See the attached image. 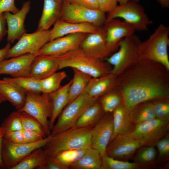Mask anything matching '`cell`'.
I'll list each match as a JSON object with an SVG mask.
<instances>
[{
    "mask_svg": "<svg viewBox=\"0 0 169 169\" xmlns=\"http://www.w3.org/2000/svg\"><path fill=\"white\" fill-rule=\"evenodd\" d=\"M92 129L74 126L52 135L51 139L43 147L47 156H52L63 151L90 147Z\"/></svg>",
    "mask_w": 169,
    "mask_h": 169,
    "instance_id": "1",
    "label": "cell"
},
{
    "mask_svg": "<svg viewBox=\"0 0 169 169\" xmlns=\"http://www.w3.org/2000/svg\"><path fill=\"white\" fill-rule=\"evenodd\" d=\"M122 92L124 106L128 112L139 104L166 96L160 83L148 78H140L130 82L123 87Z\"/></svg>",
    "mask_w": 169,
    "mask_h": 169,
    "instance_id": "2",
    "label": "cell"
},
{
    "mask_svg": "<svg viewBox=\"0 0 169 169\" xmlns=\"http://www.w3.org/2000/svg\"><path fill=\"white\" fill-rule=\"evenodd\" d=\"M169 27L160 24L148 38L141 42L138 61L158 62L169 69Z\"/></svg>",
    "mask_w": 169,
    "mask_h": 169,
    "instance_id": "3",
    "label": "cell"
},
{
    "mask_svg": "<svg viewBox=\"0 0 169 169\" xmlns=\"http://www.w3.org/2000/svg\"><path fill=\"white\" fill-rule=\"evenodd\" d=\"M56 56L59 70L68 67L74 68L93 78L111 72L102 60L90 56L80 47Z\"/></svg>",
    "mask_w": 169,
    "mask_h": 169,
    "instance_id": "4",
    "label": "cell"
},
{
    "mask_svg": "<svg viewBox=\"0 0 169 169\" xmlns=\"http://www.w3.org/2000/svg\"><path fill=\"white\" fill-rule=\"evenodd\" d=\"M98 100L91 97L85 92L69 103L58 116L51 134L54 135L74 126L84 111Z\"/></svg>",
    "mask_w": 169,
    "mask_h": 169,
    "instance_id": "5",
    "label": "cell"
},
{
    "mask_svg": "<svg viewBox=\"0 0 169 169\" xmlns=\"http://www.w3.org/2000/svg\"><path fill=\"white\" fill-rule=\"evenodd\" d=\"M137 3L134 0H129L124 4L118 5L108 14L105 23L114 18H120L131 25L136 31H147L148 27L152 23V21L143 8Z\"/></svg>",
    "mask_w": 169,
    "mask_h": 169,
    "instance_id": "6",
    "label": "cell"
},
{
    "mask_svg": "<svg viewBox=\"0 0 169 169\" xmlns=\"http://www.w3.org/2000/svg\"><path fill=\"white\" fill-rule=\"evenodd\" d=\"M141 42L139 38L134 33L123 38L119 43L118 50L105 59L107 62L113 66L111 72L116 74L124 66L138 61Z\"/></svg>",
    "mask_w": 169,
    "mask_h": 169,
    "instance_id": "7",
    "label": "cell"
},
{
    "mask_svg": "<svg viewBox=\"0 0 169 169\" xmlns=\"http://www.w3.org/2000/svg\"><path fill=\"white\" fill-rule=\"evenodd\" d=\"M19 111L26 113L37 120L47 136L51 134L48 119H50L52 116V105L48 94L27 92L24 104Z\"/></svg>",
    "mask_w": 169,
    "mask_h": 169,
    "instance_id": "8",
    "label": "cell"
},
{
    "mask_svg": "<svg viewBox=\"0 0 169 169\" xmlns=\"http://www.w3.org/2000/svg\"><path fill=\"white\" fill-rule=\"evenodd\" d=\"M106 18L105 14L99 9H90L63 1L60 19L66 22L89 23L100 28L105 24Z\"/></svg>",
    "mask_w": 169,
    "mask_h": 169,
    "instance_id": "9",
    "label": "cell"
},
{
    "mask_svg": "<svg viewBox=\"0 0 169 169\" xmlns=\"http://www.w3.org/2000/svg\"><path fill=\"white\" fill-rule=\"evenodd\" d=\"M169 120L155 118L136 125L132 134L142 146H155L166 135Z\"/></svg>",
    "mask_w": 169,
    "mask_h": 169,
    "instance_id": "10",
    "label": "cell"
},
{
    "mask_svg": "<svg viewBox=\"0 0 169 169\" xmlns=\"http://www.w3.org/2000/svg\"><path fill=\"white\" fill-rule=\"evenodd\" d=\"M50 30L36 31L30 33H25L6 56L8 59L27 54L39 55L41 48L49 41Z\"/></svg>",
    "mask_w": 169,
    "mask_h": 169,
    "instance_id": "11",
    "label": "cell"
},
{
    "mask_svg": "<svg viewBox=\"0 0 169 169\" xmlns=\"http://www.w3.org/2000/svg\"><path fill=\"white\" fill-rule=\"evenodd\" d=\"M50 134L37 142L21 144H12L3 141L2 147V156L5 167L7 169L12 168L23 158L35 149L43 147L51 139Z\"/></svg>",
    "mask_w": 169,
    "mask_h": 169,
    "instance_id": "12",
    "label": "cell"
},
{
    "mask_svg": "<svg viewBox=\"0 0 169 169\" xmlns=\"http://www.w3.org/2000/svg\"><path fill=\"white\" fill-rule=\"evenodd\" d=\"M142 146L132 133L119 134L107 146L105 155L115 159L126 161Z\"/></svg>",
    "mask_w": 169,
    "mask_h": 169,
    "instance_id": "13",
    "label": "cell"
},
{
    "mask_svg": "<svg viewBox=\"0 0 169 169\" xmlns=\"http://www.w3.org/2000/svg\"><path fill=\"white\" fill-rule=\"evenodd\" d=\"M88 34L74 33L56 38L45 44L39 55L58 56L79 48Z\"/></svg>",
    "mask_w": 169,
    "mask_h": 169,
    "instance_id": "14",
    "label": "cell"
},
{
    "mask_svg": "<svg viewBox=\"0 0 169 169\" xmlns=\"http://www.w3.org/2000/svg\"><path fill=\"white\" fill-rule=\"evenodd\" d=\"M113 132L112 115H104L92 128L91 147L98 151L101 156L105 155Z\"/></svg>",
    "mask_w": 169,
    "mask_h": 169,
    "instance_id": "15",
    "label": "cell"
},
{
    "mask_svg": "<svg viewBox=\"0 0 169 169\" xmlns=\"http://www.w3.org/2000/svg\"><path fill=\"white\" fill-rule=\"evenodd\" d=\"M103 26L105 31L106 44L110 53L119 47L123 38L134 34L136 31L131 25L118 18L105 23Z\"/></svg>",
    "mask_w": 169,
    "mask_h": 169,
    "instance_id": "16",
    "label": "cell"
},
{
    "mask_svg": "<svg viewBox=\"0 0 169 169\" xmlns=\"http://www.w3.org/2000/svg\"><path fill=\"white\" fill-rule=\"evenodd\" d=\"M31 1L24 2L21 9L15 13L9 12L4 13V16L7 24V41L13 43L18 40L26 33L24 23L26 16L31 8Z\"/></svg>",
    "mask_w": 169,
    "mask_h": 169,
    "instance_id": "17",
    "label": "cell"
},
{
    "mask_svg": "<svg viewBox=\"0 0 169 169\" xmlns=\"http://www.w3.org/2000/svg\"><path fill=\"white\" fill-rule=\"evenodd\" d=\"M35 54H27L4 60L0 63V74H6L13 78L29 75Z\"/></svg>",
    "mask_w": 169,
    "mask_h": 169,
    "instance_id": "18",
    "label": "cell"
},
{
    "mask_svg": "<svg viewBox=\"0 0 169 169\" xmlns=\"http://www.w3.org/2000/svg\"><path fill=\"white\" fill-rule=\"evenodd\" d=\"M105 36L104 27H100L95 32L88 34L80 48L90 56L102 60L110 53L106 44Z\"/></svg>",
    "mask_w": 169,
    "mask_h": 169,
    "instance_id": "19",
    "label": "cell"
},
{
    "mask_svg": "<svg viewBox=\"0 0 169 169\" xmlns=\"http://www.w3.org/2000/svg\"><path fill=\"white\" fill-rule=\"evenodd\" d=\"M50 30L49 41L56 38L72 33L90 34L95 32L99 28L89 23H72L59 19Z\"/></svg>",
    "mask_w": 169,
    "mask_h": 169,
    "instance_id": "20",
    "label": "cell"
},
{
    "mask_svg": "<svg viewBox=\"0 0 169 169\" xmlns=\"http://www.w3.org/2000/svg\"><path fill=\"white\" fill-rule=\"evenodd\" d=\"M59 70V65L56 56L38 55L33 60L28 76L42 79Z\"/></svg>",
    "mask_w": 169,
    "mask_h": 169,
    "instance_id": "21",
    "label": "cell"
},
{
    "mask_svg": "<svg viewBox=\"0 0 169 169\" xmlns=\"http://www.w3.org/2000/svg\"><path fill=\"white\" fill-rule=\"evenodd\" d=\"M26 92L15 83L4 79H0V95L4 101L10 102L19 111L25 102Z\"/></svg>",
    "mask_w": 169,
    "mask_h": 169,
    "instance_id": "22",
    "label": "cell"
},
{
    "mask_svg": "<svg viewBox=\"0 0 169 169\" xmlns=\"http://www.w3.org/2000/svg\"><path fill=\"white\" fill-rule=\"evenodd\" d=\"M63 1L44 0L42 14L36 31L47 30L59 18Z\"/></svg>",
    "mask_w": 169,
    "mask_h": 169,
    "instance_id": "23",
    "label": "cell"
},
{
    "mask_svg": "<svg viewBox=\"0 0 169 169\" xmlns=\"http://www.w3.org/2000/svg\"><path fill=\"white\" fill-rule=\"evenodd\" d=\"M72 81L71 79L65 85L48 94L52 105V115L49 122L50 130L53 129L56 119L69 103V91Z\"/></svg>",
    "mask_w": 169,
    "mask_h": 169,
    "instance_id": "24",
    "label": "cell"
},
{
    "mask_svg": "<svg viewBox=\"0 0 169 169\" xmlns=\"http://www.w3.org/2000/svg\"><path fill=\"white\" fill-rule=\"evenodd\" d=\"M115 74L111 72L98 77H92L85 90L91 97L98 99L100 97L110 91L115 81Z\"/></svg>",
    "mask_w": 169,
    "mask_h": 169,
    "instance_id": "25",
    "label": "cell"
},
{
    "mask_svg": "<svg viewBox=\"0 0 169 169\" xmlns=\"http://www.w3.org/2000/svg\"><path fill=\"white\" fill-rule=\"evenodd\" d=\"M113 112V132L110 143L119 134L132 133L134 128L124 105H120Z\"/></svg>",
    "mask_w": 169,
    "mask_h": 169,
    "instance_id": "26",
    "label": "cell"
},
{
    "mask_svg": "<svg viewBox=\"0 0 169 169\" xmlns=\"http://www.w3.org/2000/svg\"><path fill=\"white\" fill-rule=\"evenodd\" d=\"M98 100L84 111L77 121L74 127H91L99 121L104 112Z\"/></svg>",
    "mask_w": 169,
    "mask_h": 169,
    "instance_id": "27",
    "label": "cell"
},
{
    "mask_svg": "<svg viewBox=\"0 0 169 169\" xmlns=\"http://www.w3.org/2000/svg\"><path fill=\"white\" fill-rule=\"evenodd\" d=\"M101 156L97 150L89 147L82 157L78 161L71 164L69 169H100Z\"/></svg>",
    "mask_w": 169,
    "mask_h": 169,
    "instance_id": "28",
    "label": "cell"
},
{
    "mask_svg": "<svg viewBox=\"0 0 169 169\" xmlns=\"http://www.w3.org/2000/svg\"><path fill=\"white\" fill-rule=\"evenodd\" d=\"M72 69L74 76L69 88L68 103L85 92L86 87L92 78L76 69Z\"/></svg>",
    "mask_w": 169,
    "mask_h": 169,
    "instance_id": "29",
    "label": "cell"
},
{
    "mask_svg": "<svg viewBox=\"0 0 169 169\" xmlns=\"http://www.w3.org/2000/svg\"><path fill=\"white\" fill-rule=\"evenodd\" d=\"M47 155L43 147L38 148L20 161L12 169H33L40 166Z\"/></svg>",
    "mask_w": 169,
    "mask_h": 169,
    "instance_id": "30",
    "label": "cell"
},
{
    "mask_svg": "<svg viewBox=\"0 0 169 169\" xmlns=\"http://www.w3.org/2000/svg\"><path fill=\"white\" fill-rule=\"evenodd\" d=\"M131 120L136 125L156 118L153 104L148 103L138 107L136 105L129 112Z\"/></svg>",
    "mask_w": 169,
    "mask_h": 169,
    "instance_id": "31",
    "label": "cell"
},
{
    "mask_svg": "<svg viewBox=\"0 0 169 169\" xmlns=\"http://www.w3.org/2000/svg\"><path fill=\"white\" fill-rule=\"evenodd\" d=\"M90 147L63 151L50 156H52L65 169H68L70 165L79 160Z\"/></svg>",
    "mask_w": 169,
    "mask_h": 169,
    "instance_id": "32",
    "label": "cell"
},
{
    "mask_svg": "<svg viewBox=\"0 0 169 169\" xmlns=\"http://www.w3.org/2000/svg\"><path fill=\"white\" fill-rule=\"evenodd\" d=\"M3 79L15 83L27 92L41 94L40 79L28 75L15 78L5 77Z\"/></svg>",
    "mask_w": 169,
    "mask_h": 169,
    "instance_id": "33",
    "label": "cell"
},
{
    "mask_svg": "<svg viewBox=\"0 0 169 169\" xmlns=\"http://www.w3.org/2000/svg\"><path fill=\"white\" fill-rule=\"evenodd\" d=\"M65 71L54 73L49 76L40 79L41 93L49 94L58 90L62 81L66 77Z\"/></svg>",
    "mask_w": 169,
    "mask_h": 169,
    "instance_id": "34",
    "label": "cell"
},
{
    "mask_svg": "<svg viewBox=\"0 0 169 169\" xmlns=\"http://www.w3.org/2000/svg\"><path fill=\"white\" fill-rule=\"evenodd\" d=\"M139 149L134 158V162L138 168L145 167L154 162L157 155L154 146H144Z\"/></svg>",
    "mask_w": 169,
    "mask_h": 169,
    "instance_id": "35",
    "label": "cell"
},
{
    "mask_svg": "<svg viewBox=\"0 0 169 169\" xmlns=\"http://www.w3.org/2000/svg\"><path fill=\"white\" fill-rule=\"evenodd\" d=\"M138 168L135 162L114 159L105 155L101 156L100 169H135Z\"/></svg>",
    "mask_w": 169,
    "mask_h": 169,
    "instance_id": "36",
    "label": "cell"
},
{
    "mask_svg": "<svg viewBox=\"0 0 169 169\" xmlns=\"http://www.w3.org/2000/svg\"><path fill=\"white\" fill-rule=\"evenodd\" d=\"M21 112L19 111L11 113L4 120L1 127L6 133L23 129L21 118Z\"/></svg>",
    "mask_w": 169,
    "mask_h": 169,
    "instance_id": "37",
    "label": "cell"
},
{
    "mask_svg": "<svg viewBox=\"0 0 169 169\" xmlns=\"http://www.w3.org/2000/svg\"><path fill=\"white\" fill-rule=\"evenodd\" d=\"M121 101L117 94L110 91L102 96L99 102L104 112L108 113L113 112L120 105Z\"/></svg>",
    "mask_w": 169,
    "mask_h": 169,
    "instance_id": "38",
    "label": "cell"
},
{
    "mask_svg": "<svg viewBox=\"0 0 169 169\" xmlns=\"http://www.w3.org/2000/svg\"><path fill=\"white\" fill-rule=\"evenodd\" d=\"M21 112L23 129L37 131L46 136L44 129L37 120L26 113Z\"/></svg>",
    "mask_w": 169,
    "mask_h": 169,
    "instance_id": "39",
    "label": "cell"
},
{
    "mask_svg": "<svg viewBox=\"0 0 169 169\" xmlns=\"http://www.w3.org/2000/svg\"><path fill=\"white\" fill-rule=\"evenodd\" d=\"M156 118L169 120V105L166 103L158 102L153 104Z\"/></svg>",
    "mask_w": 169,
    "mask_h": 169,
    "instance_id": "40",
    "label": "cell"
},
{
    "mask_svg": "<svg viewBox=\"0 0 169 169\" xmlns=\"http://www.w3.org/2000/svg\"><path fill=\"white\" fill-rule=\"evenodd\" d=\"M3 141L12 144L26 143L22 130L14 131L6 133L3 137Z\"/></svg>",
    "mask_w": 169,
    "mask_h": 169,
    "instance_id": "41",
    "label": "cell"
},
{
    "mask_svg": "<svg viewBox=\"0 0 169 169\" xmlns=\"http://www.w3.org/2000/svg\"><path fill=\"white\" fill-rule=\"evenodd\" d=\"M22 131L26 143L37 142L46 137L44 135L35 131L22 129Z\"/></svg>",
    "mask_w": 169,
    "mask_h": 169,
    "instance_id": "42",
    "label": "cell"
},
{
    "mask_svg": "<svg viewBox=\"0 0 169 169\" xmlns=\"http://www.w3.org/2000/svg\"><path fill=\"white\" fill-rule=\"evenodd\" d=\"M98 9L108 14L113 11L118 6L117 0H97Z\"/></svg>",
    "mask_w": 169,
    "mask_h": 169,
    "instance_id": "43",
    "label": "cell"
},
{
    "mask_svg": "<svg viewBox=\"0 0 169 169\" xmlns=\"http://www.w3.org/2000/svg\"><path fill=\"white\" fill-rule=\"evenodd\" d=\"M159 156L164 157L168 155L169 153V137L168 136H164L156 144Z\"/></svg>",
    "mask_w": 169,
    "mask_h": 169,
    "instance_id": "44",
    "label": "cell"
},
{
    "mask_svg": "<svg viewBox=\"0 0 169 169\" xmlns=\"http://www.w3.org/2000/svg\"><path fill=\"white\" fill-rule=\"evenodd\" d=\"M15 4V0H0V13L9 12L15 13L19 10Z\"/></svg>",
    "mask_w": 169,
    "mask_h": 169,
    "instance_id": "45",
    "label": "cell"
},
{
    "mask_svg": "<svg viewBox=\"0 0 169 169\" xmlns=\"http://www.w3.org/2000/svg\"><path fill=\"white\" fill-rule=\"evenodd\" d=\"M38 167L40 169H65L52 156H48L42 164Z\"/></svg>",
    "mask_w": 169,
    "mask_h": 169,
    "instance_id": "46",
    "label": "cell"
},
{
    "mask_svg": "<svg viewBox=\"0 0 169 169\" xmlns=\"http://www.w3.org/2000/svg\"><path fill=\"white\" fill-rule=\"evenodd\" d=\"M69 3L91 9H98L97 0H71Z\"/></svg>",
    "mask_w": 169,
    "mask_h": 169,
    "instance_id": "47",
    "label": "cell"
},
{
    "mask_svg": "<svg viewBox=\"0 0 169 169\" xmlns=\"http://www.w3.org/2000/svg\"><path fill=\"white\" fill-rule=\"evenodd\" d=\"M6 23L4 13H0V42L7 33V29L6 27Z\"/></svg>",
    "mask_w": 169,
    "mask_h": 169,
    "instance_id": "48",
    "label": "cell"
},
{
    "mask_svg": "<svg viewBox=\"0 0 169 169\" xmlns=\"http://www.w3.org/2000/svg\"><path fill=\"white\" fill-rule=\"evenodd\" d=\"M11 47V43L8 42L4 47L0 49V63L6 59V56Z\"/></svg>",
    "mask_w": 169,
    "mask_h": 169,
    "instance_id": "49",
    "label": "cell"
},
{
    "mask_svg": "<svg viewBox=\"0 0 169 169\" xmlns=\"http://www.w3.org/2000/svg\"><path fill=\"white\" fill-rule=\"evenodd\" d=\"M3 137H0V168H5L2 156V147Z\"/></svg>",
    "mask_w": 169,
    "mask_h": 169,
    "instance_id": "50",
    "label": "cell"
},
{
    "mask_svg": "<svg viewBox=\"0 0 169 169\" xmlns=\"http://www.w3.org/2000/svg\"><path fill=\"white\" fill-rule=\"evenodd\" d=\"M163 8H168L169 6V0H157Z\"/></svg>",
    "mask_w": 169,
    "mask_h": 169,
    "instance_id": "51",
    "label": "cell"
},
{
    "mask_svg": "<svg viewBox=\"0 0 169 169\" xmlns=\"http://www.w3.org/2000/svg\"><path fill=\"white\" fill-rule=\"evenodd\" d=\"M5 134V132L4 129L1 126H0V137H3Z\"/></svg>",
    "mask_w": 169,
    "mask_h": 169,
    "instance_id": "52",
    "label": "cell"
},
{
    "mask_svg": "<svg viewBox=\"0 0 169 169\" xmlns=\"http://www.w3.org/2000/svg\"><path fill=\"white\" fill-rule=\"evenodd\" d=\"M129 0H117L120 5H122L127 3Z\"/></svg>",
    "mask_w": 169,
    "mask_h": 169,
    "instance_id": "53",
    "label": "cell"
},
{
    "mask_svg": "<svg viewBox=\"0 0 169 169\" xmlns=\"http://www.w3.org/2000/svg\"><path fill=\"white\" fill-rule=\"evenodd\" d=\"M3 101H4V100L2 97L0 95V103H1Z\"/></svg>",
    "mask_w": 169,
    "mask_h": 169,
    "instance_id": "54",
    "label": "cell"
},
{
    "mask_svg": "<svg viewBox=\"0 0 169 169\" xmlns=\"http://www.w3.org/2000/svg\"><path fill=\"white\" fill-rule=\"evenodd\" d=\"M71 0H63V1L65 2L69 3Z\"/></svg>",
    "mask_w": 169,
    "mask_h": 169,
    "instance_id": "55",
    "label": "cell"
},
{
    "mask_svg": "<svg viewBox=\"0 0 169 169\" xmlns=\"http://www.w3.org/2000/svg\"><path fill=\"white\" fill-rule=\"evenodd\" d=\"M135 2L138 3L139 2L140 0H134Z\"/></svg>",
    "mask_w": 169,
    "mask_h": 169,
    "instance_id": "56",
    "label": "cell"
},
{
    "mask_svg": "<svg viewBox=\"0 0 169 169\" xmlns=\"http://www.w3.org/2000/svg\"><path fill=\"white\" fill-rule=\"evenodd\" d=\"M62 0L63 1V0Z\"/></svg>",
    "mask_w": 169,
    "mask_h": 169,
    "instance_id": "57",
    "label": "cell"
}]
</instances>
